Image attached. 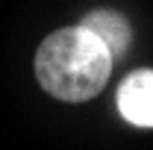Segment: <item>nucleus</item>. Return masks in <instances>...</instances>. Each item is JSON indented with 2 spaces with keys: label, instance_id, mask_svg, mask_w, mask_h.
Masks as SVG:
<instances>
[{
  "label": "nucleus",
  "instance_id": "nucleus-3",
  "mask_svg": "<svg viewBox=\"0 0 153 150\" xmlns=\"http://www.w3.org/2000/svg\"><path fill=\"white\" fill-rule=\"evenodd\" d=\"M79 27L100 38L112 59H121L130 50V44H133V30H130V24L124 21V15H118L112 9H94V12H88L85 18L79 21Z\"/></svg>",
  "mask_w": 153,
  "mask_h": 150
},
{
  "label": "nucleus",
  "instance_id": "nucleus-1",
  "mask_svg": "<svg viewBox=\"0 0 153 150\" xmlns=\"http://www.w3.org/2000/svg\"><path fill=\"white\" fill-rule=\"evenodd\" d=\"M112 62L115 59L97 36L82 27H65L38 44L36 76L56 100L82 103L100 94L112 74Z\"/></svg>",
  "mask_w": 153,
  "mask_h": 150
},
{
  "label": "nucleus",
  "instance_id": "nucleus-2",
  "mask_svg": "<svg viewBox=\"0 0 153 150\" xmlns=\"http://www.w3.org/2000/svg\"><path fill=\"white\" fill-rule=\"evenodd\" d=\"M118 109L135 127H153V71H133L121 82Z\"/></svg>",
  "mask_w": 153,
  "mask_h": 150
}]
</instances>
